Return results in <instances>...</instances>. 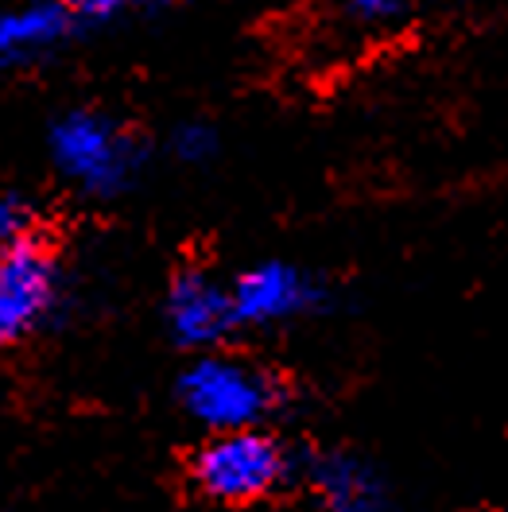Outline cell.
Returning a JSON list of instances; mask_svg holds the SVG:
<instances>
[{
	"label": "cell",
	"instance_id": "obj_1",
	"mask_svg": "<svg viewBox=\"0 0 508 512\" xmlns=\"http://www.w3.org/2000/svg\"><path fill=\"white\" fill-rule=\"evenodd\" d=\"M187 478L198 497L241 509V505L268 501L272 493L284 489L291 478V454L276 435L260 427L218 431L191 454Z\"/></svg>",
	"mask_w": 508,
	"mask_h": 512
},
{
	"label": "cell",
	"instance_id": "obj_2",
	"mask_svg": "<svg viewBox=\"0 0 508 512\" xmlns=\"http://www.w3.org/2000/svg\"><path fill=\"white\" fill-rule=\"evenodd\" d=\"M183 412L206 431H249L276 412L280 388L276 381L241 357L202 353L179 377Z\"/></svg>",
	"mask_w": 508,
	"mask_h": 512
},
{
	"label": "cell",
	"instance_id": "obj_3",
	"mask_svg": "<svg viewBox=\"0 0 508 512\" xmlns=\"http://www.w3.org/2000/svg\"><path fill=\"white\" fill-rule=\"evenodd\" d=\"M47 148H51V163L59 167V175L90 198H109V194L125 191L144 160L136 136L94 109H74L59 117L51 125Z\"/></svg>",
	"mask_w": 508,
	"mask_h": 512
},
{
	"label": "cell",
	"instance_id": "obj_4",
	"mask_svg": "<svg viewBox=\"0 0 508 512\" xmlns=\"http://www.w3.org/2000/svg\"><path fill=\"white\" fill-rule=\"evenodd\" d=\"M59 303V256L43 237L0 249V350L20 346Z\"/></svg>",
	"mask_w": 508,
	"mask_h": 512
},
{
	"label": "cell",
	"instance_id": "obj_5",
	"mask_svg": "<svg viewBox=\"0 0 508 512\" xmlns=\"http://www.w3.org/2000/svg\"><path fill=\"white\" fill-rule=\"evenodd\" d=\"M229 291H233L237 326H276V322L299 319L322 299V288L315 280L284 260H264L245 268Z\"/></svg>",
	"mask_w": 508,
	"mask_h": 512
},
{
	"label": "cell",
	"instance_id": "obj_6",
	"mask_svg": "<svg viewBox=\"0 0 508 512\" xmlns=\"http://www.w3.org/2000/svg\"><path fill=\"white\" fill-rule=\"evenodd\" d=\"M163 315H167V330L175 334V342L191 346V350L218 346L237 326L233 291L222 288L210 272H198V268H187L171 280Z\"/></svg>",
	"mask_w": 508,
	"mask_h": 512
},
{
	"label": "cell",
	"instance_id": "obj_7",
	"mask_svg": "<svg viewBox=\"0 0 508 512\" xmlns=\"http://www.w3.org/2000/svg\"><path fill=\"white\" fill-rule=\"evenodd\" d=\"M74 28L63 0H20L0 12V70L32 66L51 55Z\"/></svg>",
	"mask_w": 508,
	"mask_h": 512
},
{
	"label": "cell",
	"instance_id": "obj_8",
	"mask_svg": "<svg viewBox=\"0 0 508 512\" xmlns=\"http://www.w3.org/2000/svg\"><path fill=\"white\" fill-rule=\"evenodd\" d=\"M307 481L326 512H388L384 478L357 454H318L307 466Z\"/></svg>",
	"mask_w": 508,
	"mask_h": 512
},
{
	"label": "cell",
	"instance_id": "obj_9",
	"mask_svg": "<svg viewBox=\"0 0 508 512\" xmlns=\"http://www.w3.org/2000/svg\"><path fill=\"white\" fill-rule=\"evenodd\" d=\"M35 237V210L24 194L0 191V249H12Z\"/></svg>",
	"mask_w": 508,
	"mask_h": 512
},
{
	"label": "cell",
	"instance_id": "obj_10",
	"mask_svg": "<svg viewBox=\"0 0 508 512\" xmlns=\"http://www.w3.org/2000/svg\"><path fill=\"white\" fill-rule=\"evenodd\" d=\"M171 148H175V156L187 163H202L214 156V148H218V136H214V128L202 125V121H187V125L175 128V136H171Z\"/></svg>",
	"mask_w": 508,
	"mask_h": 512
},
{
	"label": "cell",
	"instance_id": "obj_11",
	"mask_svg": "<svg viewBox=\"0 0 508 512\" xmlns=\"http://www.w3.org/2000/svg\"><path fill=\"white\" fill-rule=\"evenodd\" d=\"M408 8V0H346V12H350L357 24H369V28H381L400 20Z\"/></svg>",
	"mask_w": 508,
	"mask_h": 512
},
{
	"label": "cell",
	"instance_id": "obj_12",
	"mask_svg": "<svg viewBox=\"0 0 508 512\" xmlns=\"http://www.w3.org/2000/svg\"><path fill=\"white\" fill-rule=\"evenodd\" d=\"M63 4L70 8L74 20H113V16H121V12L144 4V0H63Z\"/></svg>",
	"mask_w": 508,
	"mask_h": 512
},
{
	"label": "cell",
	"instance_id": "obj_13",
	"mask_svg": "<svg viewBox=\"0 0 508 512\" xmlns=\"http://www.w3.org/2000/svg\"><path fill=\"white\" fill-rule=\"evenodd\" d=\"M505 512H508V509H505Z\"/></svg>",
	"mask_w": 508,
	"mask_h": 512
}]
</instances>
